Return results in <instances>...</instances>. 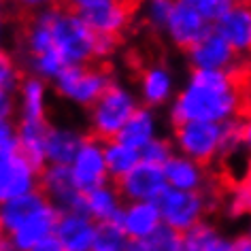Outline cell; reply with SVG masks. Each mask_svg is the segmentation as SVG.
Instances as JSON below:
<instances>
[{
  "instance_id": "cell-29",
  "label": "cell",
  "mask_w": 251,
  "mask_h": 251,
  "mask_svg": "<svg viewBox=\"0 0 251 251\" xmlns=\"http://www.w3.org/2000/svg\"><path fill=\"white\" fill-rule=\"evenodd\" d=\"M177 0H143V17L149 26L166 30Z\"/></svg>"
},
{
  "instance_id": "cell-36",
  "label": "cell",
  "mask_w": 251,
  "mask_h": 251,
  "mask_svg": "<svg viewBox=\"0 0 251 251\" xmlns=\"http://www.w3.org/2000/svg\"><path fill=\"white\" fill-rule=\"evenodd\" d=\"M17 7L26 9V11H34V13H41V11L53 9L58 0H13Z\"/></svg>"
},
{
  "instance_id": "cell-20",
  "label": "cell",
  "mask_w": 251,
  "mask_h": 251,
  "mask_svg": "<svg viewBox=\"0 0 251 251\" xmlns=\"http://www.w3.org/2000/svg\"><path fill=\"white\" fill-rule=\"evenodd\" d=\"M130 15L132 13H130L128 4L124 0H115V2L102 4V7L94 9L90 13H83L81 17L96 32V36H113V39H117L128 28Z\"/></svg>"
},
{
  "instance_id": "cell-38",
  "label": "cell",
  "mask_w": 251,
  "mask_h": 251,
  "mask_svg": "<svg viewBox=\"0 0 251 251\" xmlns=\"http://www.w3.org/2000/svg\"><path fill=\"white\" fill-rule=\"evenodd\" d=\"M28 251H66V249H64V245H62L58 238H55V234H53V236L45 238V241H41L39 245H34V247L28 249Z\"/></svg>"
},
{
  "instance_id": "cell-17",
  "label": "cell",
  "mask_w": 251,
  "mask_h": 251,
  "mask_svg": "<svg viewBox=\"0 0 251 251\" xmlns=\"http://www.w3.org/2000/svg\"><path fill=\"white\" fill-rule=\"evenodd\" d=\"M164 177L168 187L173 190H183V192H202L209 185V175L206 168L198 162L181 153H175L171 160L164 164Z\"/></svg>"
},
{
  "instance_id": "cell-25",
  "label": "cell",
  "mask_w": 251,
  "mask_h": 251,
  "mask_svg": "<svg viewBox=\"0 0 251 251\" xmlns=\"http://www.w3.org/2000/svg\"><path fill=\"white\" fill-rule=\"evenodd\" d=\"M104 160H106V168H109V177L115 181L124 179L126 175L132 173L143 162L139 149L126 145L119 139L104 143Z\"/></svg>"
},
{
  "instance_id": "cell-31",
  "label": "cell",
  "mask_w": 251,
  "mask_h": 251,
  "mask_svg": "<svg viewBox=\"0 0 251 251\" xmlns=\"http://www.w3.org/2000/svg\"><path fill=\"white\" fill-rule=\"evenodd\" d=\"M190 2L211 26L217 24L232 7H234V0H190Z\"/></svg>"
},
{
  "instance_id": "cell-1",
  "label": "cell",
  "mask_w": 251,
  "mask_h": 251,
  "mask_svg": "<svg viewBox=\"0 0 251 251\" xmlns=\"http://www.w3.org/2000/svg\"><path fill=\"white\" fill-rule=\"evenodd\" d=\"M51 24V51L64 66H87L96 58V32L71 9H49Z\"/></svg>"
},
{
  "instance_id": "cell-22",
  "label": "cell",
  "mask_w": 251,
  "mask_h": 251,
  "mask_svg": "<svg viewBox=\"0 0 251 251\" xmlns=\"http://www.w3.org/2000/svg\"><path fill=\"white\" fill-rule=\"evenodd\" d=\"M51 126L47 119L43 122H28L22 119L17 124V145H20V153L28 162H32L36 168L47 166V134Z\"/></svg>"
},
{
  "instance_id": "cell-23",
  "label": "cell",
  "mask_w": 251,
  "mask_h": 251,
  "mask_svg": "<svg viewBox=\"0 0 251 251\" xmlns=\"http://www.w3.org/2000/svg\"><path fill=\"white\" fill-rule=\"evenodd\" d=\"M158 136H160V117H158V113H155V109L139 106L134 115L128 119V124L124 126L122 134H119L117 139L141 151L143 147H147L149 143L155 141Z\"/></svg>"
},
{
  "instance_id": "cell-41",
  "label": "cell",
  "mask_w": 251,
  "mask_h": 251,
  "mask_svg": "<svg viewBox=\"0 0 251 251\" xmlns=\"http://www.w3.org/2000/svg\"><path fill=\"white\" fill-rule=\"evenodd\" d=\"M0 251H17L13 247V243H11V236L2 230H0Z\"/></svg>"
},
{
  "instance_id": "cell-28",
  "label": "cell",
  "mask_w": 251,
  "mask_h": 251,
  "mask_svg": "<svg viewBox=\"0 0 251 251\" xmlns=\"http://www.w3.org/2000/svg\"><path fill=\"white\" fill-rule=\"evenodd\" d=\"M217 241H219V234L206 222H200L196 226H192L187 232H183L185 251H209Z\"/></svg>"
},
{
  "instance_id": "cell-40",
  "label": "cell",
  "mask_w": 251,
  "mask_h": 251,
  "mask_svg": "<svg viewBox=\"0 0 251 251\" xmlns=\"http://www.w3.org/2000/svg\"><path fill=\"white\" fill-rule=\"evenodd\" d=\"M232 251H251V234H243L232 243Z\"/></svg>"
},
{
  "instance_id": "cell-15",
  "label": "cell",
  "mask_w": 251,
  "mask_h": 251,
  "mask_svg": "<svg viewBox=\"0 0 251 251\" xmlns=\"http://www.w3.org/2000/svg\"><path fill=\"white\" fill-rule=\"evenodd\" d=\"M49 204L51 202L41 190H34L20 198L9 200V202H2L0 204V230L11 236L15 230H20L24 224L30 222L36 213H41Z\"/></svg>"
},
{
  "instance_id": "cell-16",
  "label": "cell",
  "mask_w": 251,
  "mask_h": 251,
  "mask_svg": "<svg viewBox=\"0 0 251 251\" xmlns=\"http://www.w3.org/2000/svg\"><path fill=\"white\" fill-rule=\"evenodd\" d=\"M215 32L226 39V43L238 53H251V7L236 4L217 24H213Z\"/></svg>"
},
{
  "instance_id": "cell-27",
  "label": "cell",
  "mask_w": 251,
  "mask_h": 251,
  "mask_svg": "<svg viewBox=\"0 0 251 251\" xmlns=\"http://www.w3.org/2000/svg\"><path fill=\"white\" fill-rule=\"evenodd\" d=\"M145 249L147 251H185L183 232L162 224L153 234H149L145 238Z\"/></svg>"
},
{
  "instance_id": "cell-5",
  "label": "cell",
  "mask_w": 251,
  "mask_h": 251,
  "mask_svg": "<svg viewBox=\"0 0 251 251\" xmlns=\"http://www.w3.org/2000/svg\"><path fill=\"white\" fill-rule=\"evenodd\" d=\"M158 209L162 224L179 232H187L192 226L202 222V217L209 213V200L204 192H183L168 187L158 200Z\"/></svg>"
},
{
  "instance_id": "cell-43",
  "label": "cell",
  "mask_w": 251,
  "mask_h": 251,
  "mask_svg": "<svg viewBox=\"0 0 251 251\" xmlns=\"http://www.w3.org/2000/svg\"><path fill=\"white\" fill-rule=\"evenodd\" d=\"M241 183L247 187V190L251 192V162L247 164V171H245V175H243V179H241Z\"/></svg>"
},
{
  "instance_id": "cell-47",
  "label": "cell",
  "mask_w": 251,
  "mask_h": 251,
  "mask_svg": "<svg viewBox=\"0 0 251 251\" xmlns=\"http://www.w3.org/2000/svg\"><path fill=\"white\" fill-rule=\"evenodd\" d=\"M0 47H2V28H0ZM2 51V49H0Z\"/></svg>"
},
{
  "instance_id": "cell-33",
  "label": "cell",
  "mask_w": 251,
  "mask_h": 251,
  "mask_svg": "<svg viewBox=\"0 0 251 251\" xmlns=\"http://www.w3.org/2000/svg\"><path fill=\"white\" fill-rule=\"evenodd\" d=\"M0 147L9 149L13 153H20L17 145V124L11 117H0Z\"/></svg>"
},
{
  "instance_id": "cell-45",
  "label": "cell",
  "mask_w": 251,
  "mask_h": 251,
  "mask_svg": "<svg viewBox=\"0 0 251 251\" xmlns=\"http://www.w3.org/2000/svg\"><path fill=\"white\" fill-rule=\"evenodd\" d=\"M236 4H247V7H251V0H234Z\"/></svg>"
},
{
  "instance_id": "cell-32",
  "label": "cell",
  "mask_w": 251,
  "mask_h": 251,
  "mask_svg": "<svg viewBox=\"0 0 251 251\" xmlns=\"http://www.w3.org/2000/svg\"><path fill=\"white\" fill-rule=\"evenodd\" d=\"M22 79H20V66L7 51H0V87L9 92H17Z\"/></svg>"
},
{
  "instance_id": "cell-21",
  "label": "cell",
  "mask_w": 251,
  "mask_h": 251,
  "mask_svg": "<svg viewBox=\"0 0 251 251\" xmlns=\"http://www.w3.org/2000/svg\"><path fill=\"white\" fill-rule=\"evenodd\" d=\"M85 136L73 126H51L47 134V164L71 166Z\"/></svg>"
},
{
  "instance_id": "cell-11",
  "label": "cell",
  "mask_w": 251,
  "mask_h": 251,
  "mask_svg": "<svg viewBox=\"0 0 251 251\" xmlns=\"http://www.w3.org/2000/svg\"><path fill=\"white\" fill-rule=\"evenodd\" d=\"M187 60L192 71H230L236 66V51L213 28L187 49Z\"/></svg>"
},
{
  "instance_id": "cell-8",
  "label": "cell",
  "mask_w": 251,
  "mask_h": 251,
  "mask_svg": "<svg viewBox=\"0 0 251 251\" xmlns=\"http://www.w3.org/2000/svg\"><path fill=\"white\" fill-rule=\"evenodd\" d=\"M117 190L124 202H158L168 190V183L160 166L141 162L132 173L117 181Z\"/></svg>"
},
{
  "instance_id": "cell-6",
  "label": "cell",
  "mask_w": 251,
  "mask_h": 251,
  "mask_svg": "<svg viewBox=\"0 0 251 251\" xmlns=\"http://www.w3.org/2000/svg\"><path fill=\"white\" fill-rule=\"evenodd\" d=\"M71 173L81 192L109 183L111 177L104 160V143L96 136H85L83 145H81L71 164Z\"/></svg>"
},
{
  "instance_id": "cell-13",
  "label": "cell",
  "mask_w": 251,
  "mask_h": 251,
  "mask_svg": "<svg viewBox=\"0 0 251 251\" xmlns=\"http://www.w3.org/2000/svg\"><path fill=\"white\" fill-rule=\"evenodd\" d=\"M139 100L143 106L160 109L175 100V75L164 64H151L139 77Z\"/></svg>"
},
{
  "instance_id": "cell-9",
  "label": "cell",
  "mask_w": 251,
  "mask_h": 251,
  "mask_svg": "<svg viewBox=\"0 0 251 251\" xmlns=\"http://www.w3.org/2000/svg\"><path fill=\"white\" fill-rule=\"evenodd\" d=\"M211 30H213V26L194 9V4L190 0H177L164 32L173 45H177L187 51V49L196 45Z\"/></svg>"
},
{
  "instance_id": "cell-14",
  "label": "cell",
  "mask_w": 251,
  "mask_h": 251,
  "mask_svg": "<svg viewBox=\"0 0 251 251\" xmlns=\"http://www.w3.org/2000/svg\"><path fill=\"white\" fill-rule=\"evenodd\" d=\"M119 226L130 241H145L162 226L158 202H126L119 215Z\"/></svg>"
},
{
  "instance_id": "cell-18",
  "label": "cell",
  "mask_w": 251,
  "mask_h": 251,
  "mask_svg": "<svg viewBox=\"0 0 251 251\" xmlns=\"http://www.w3.org/2000/svg\"><path fill=\"white\" fill-rule=\"evenodd\" d=\"M124 204L126 202L117 190V185L104 183L94 187V190L83 192V213L90 215L96 224H104V222L119 224Z\"/></svg>"
},
{
  "instance_id": "cell-37",
  "label": "cell",
  "mask_w": 251,
  "mask_h": 251,
  "mask_svg": "<svg viewBox=\"0 0 251 251\" xmlns=\"http://www.w3.org/2000/svg\"><path fill=\"white\" fill-rule=\"evenodd\" d=\"M115 45H117V39H113V36H98L96 39V58L111 55Z\"/></svg>"
},
{
  "instance_id": "cell-12",
  "label": "cell",
  "mask_w": 251,
  "mask_h": 251,
  "mask_svg": "<svg viewBox=\"0 0 251 251\" xmlns=\"http://www.w3.org/2000/svg\"><path fill=\"white\" fill-rule=\"evenodd\" d=\"M98 224L83 211H60L55 226V238L64 245L66 251H92Z\"/></svg>"
},
{
  "instance_id": "cell-30",
  "label": "cell",
  "mask_w": 251,
  "mask_h": 251,
  "mask_svg": "<svg viewBox=\"0 0 251 251\" xmlns=\"http://www.w3.org/2000/svg\"><path fill=\"white\" fill-rule=\"evenodd\" d=\"M175 155V145L173 141L164 139V136H158L155 141H151L147 147L141 149V158L143 162L147 164H153V166H160L164 168V164Z\"/></svg>"
},
{
  "instance_id": "cell-42",
  "label": "cell",
  "mask_w": 251,
  "mask_h": 251,
  "mask_svg": "<svg viewBox=\"0 0 251 251\" xmlns=\"http://www.w3.org/2000/svg\"><path fill=\"white\" fill-rule=\"evenodd\" d=\"M126 251H147L145 249V241H130Z\"/></svg>"
},
{
  "instance_id": "cell-34",
  "label": "cell",
  "mask_w": 251,
  "mask_h": 251,
  "mask_svg": "<svg viewBox=\"0 0 251 251\" xmlns=\"http://www.w3.org/2000/svg\"><path fill=\"white\" fill-rule=\"evenodd\" d=\"M109 2H115V0H66L68 9L75 11V13H79V15L90 13V11L102 7V4H109Z\"/></svg>"
},
{
  "instance_id": "cell-39",
  "label": "cell",
  "mask_w": 251,
  "mask_h": 251,
  "mask_svg": "<svg viewBox=\"0 0 251 251\" xmlns=\"http://www.w3.org/2000/svg\"><path fill=\"white\" fill-rule=\"evenodd\" d=\"M243 147L251 153V115L243 119Z\"/></svg>"
},
{
  "instance_id": "cell-24",
  "label": "cell",
  "mask_w": 251,
  "mask_h": 251,
  "mask_svg": "<svg viewBox=\"0 0 251 251\" xmlns=\"http://www.w3.org/2000/svg\"><path fill=\"white\" fill-rule=\"evenodd\" d=\"M47 81H43L34 75L22 79L17 87V111L22 119L28 122H43L47 117Z\"/></svg>"
},
{
  "instance_id": "cell-44",
  "label": "cell",
  "mask_w": 251,
  "mask_h": 251,
  "mask_svg": "<svg viewBox=\"0 0 251 251\" xmlns=\"http://www.w3.org/2000/svg\"><path fill=\"white\" fill-rule=\"evenodd\" d=\"M11 155H15V153L9 151V149H2V147H0V164H4V162L11 158Z\"/></svg>"
},
{
  "instance_id": "cell-3",
  "label": "cell",
  "mask_w": 251,
  "mask_h": 251,
  "mask_svg": "<svg viewBox=\"0 0 251 251\" xmlns=\"http://www.w3.org/2000/svg\"><path fill=\"white\" fill-rule=\"evenodd\" d=\"M175 149L204 168L222 155L224 145V124L213 122H185L175 126L173 132Z\"/></svg>"
},
{
  "instance_id": "cell-46",
  "label": "cell",
  "mask_w": 251,
  "mask_h": 251,
  "mask_svg": "<svg viewBox=\"0 0 251 251\" xmlns=\"http://www.w3.org/2000/svg\"><path fill=\"white\" fill-rule=\"evenodd\" d=\"M2 9H4V2L0 0V17H2Z\"/></svg>"
},
{
  "instance_id": "cell-10",
  "label": "cell",
  "mask_w": 251,
  "mask_h": 251,
  "mask_svg": "<svg viewBox=\"0 0 251 251\" xmlns=\"http://www.w3.org/2000/svg\"><path fill=\"white\" fill-rule=\"evenodd\" d=\"M41 168L28 162L22 153H15L0 164V204L39 190Z\"/></svg>"
},
{
  "instance_id": "cell-35",
  "label": "cell",
  "mask_w": 251,
  "mask_h": 251,
  "mask_svg": "<svg viewBox=\"0 0 251 251\" xmlns=\"http://www.w3.org/2000/svg\"><path fill=\"white\" fill-rule=\"evenodd\" d=\"M15 92L0 87V117H11L15 113Z\"/></svg>"
},
{
  "instance_id": "cell-2",
  "label": "cell",
  "mask_w": 251,
  "mask_h": 251,
  "mask_svg": "<svg viewBox=\"0 0 251 251\" xmlns=\"http://www.w3.org/2000/svg\"><path fill=\"white\" fill-rule=\"evenodd\" d=\"M139 106L141 100L130 87L113 81L109 90L94 102V106H90L87 124H90L92 134L102 143L117 139Z\"/></svg>"
},
{
  "instance_id": "cell-26",
  "label": "cell",
  "mask_w": 251,
  "mask_h": 251,
  "mask_svg": "<svg viewBox=\"0 0 251 251\" xmlns=\"http://www.w3.org/2000/svg\"><path fill=\"white\" fill-rule=\"evenodd\" d=\"M130 238L117 222L98 224L96 236H94L92 251H126Z\"/></svg>"
},
{
  "instance_id": "cell-19",
  "label": "cell",
  "mask_w": 251,
  "mask_h": 251,
  "mask_svg": "<svg viewBox=\"0 0 251 251\" xmlns=\"http://www.w3.org/2000/svg\"><path fill=\"white\" fill-rule=\"evenodd\" d=\"M58 219H60V211L55 209L53 204L45 206L41 213L26 222L20 230H15L11 234V243L17 251H28L32 249L34 245H39L41 241L53 236L55 234V226H58Z\"/></svg>"
},
{
  "instance_id": "cell-7",
  "label": "cell",
  "mask_w": 251,
  "mask_h": 251,
  "mask_svg": "<svg viewBox=\"0 0 251 251\" xmlns=\"http://www.w3.org/2000/svg\"><path fill=\"white\" fill-rule=\"evenodd\" d=\"M39 190L62 213L83 211V192L75 183L71 166H53V164L43 166Z\"/></svg>"
},
{
  "instance_id": "cell-4",
  "label": "cell",
  "mask_w": 251,
  "mask_h": 251,
  "mask_svg": "<svg viewBox=\"0 0 251 251\" xmlns=\"http://www.w3.org/2000/svg\"><path fill=\"white\" fill-rule=\"evenodd\" d=\"M113 83L109 71L98 66H68L53 81V87L60 98L68 100L75 106L90 109L94 102L109 90Z\"/></svg>"
}]
</instances>
